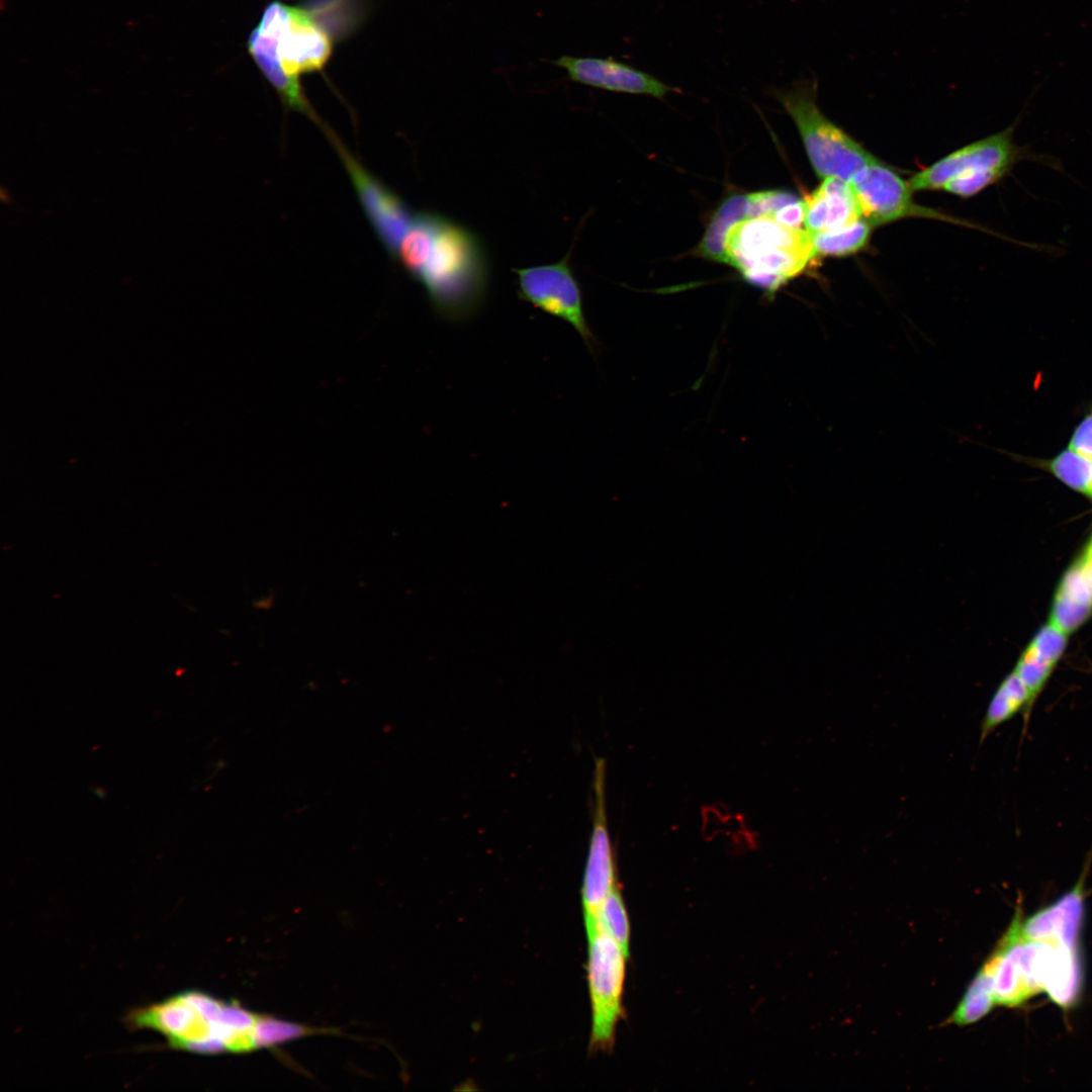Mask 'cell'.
<instances>
[{
    "instance_id": "cell-24",
    "label": "cell",
    "mask_w": 1092,
    "mask_h": 1092,
    "mask_svg": "<svg viewBox=\"0 0 1092 1092\" xmlns=\"http://www.w3.org/2000/svg\"><path fill=\"white\" fill-rule=\"evenodd\" d=\"M1076 562L1092 587V536Z\"/></svg>"
},
{
    "instance_id": "cell-15",
    "label": "cell",
    "mask_w": 1092,
    "mask_h": 1092,
    "mask_svg": "<svg viewBox=\"0 0 1092 1092\" xmlns=\"http://www.w3.org/2000/svg\"><path fill=\"white\" fill-rule=\"evenodd\" d=\"M749 217H751V193L728 196L714 212L695 254L713 262L726 264L727 237L737 223Z\"/></svg>"
},
{
    "instance_id": "cell-16",
    "label": "cell",
    "mask_w": 1092,
    "mask_h": 1092,
    "mask_svg": "<svg viewBox=\"0 0 1092 1092\" xmlns=\"http://www.w3.org/2000/svg\"><path fill=\"white\" fill-rule=\"evenodd\" d=\"M1020 711L1027 722L1031 713L1028 691L1015 670L1006 675L993 694L980 724L979 743Z\"/></svg>"
},
{
    "instance_id": "cell-10",
    "label": "cell",
    "mask_w": 1092,
    "mask_h": 1092,
    "mask_svg": "<svg viewBox=\"0 0 1092 1092\" xmlns=\"http://www.w3.org/2000/svg\"><path fill=\"white\" fill-rule=\"evenodd\" d=\"M849 184L857 198L861 217L872 226L910 216L956 221L916 204L908 182L879 160L856 172Z\"/></svg>"
},
{
    "instance_id": "cell-17",
    "label": "cell",
    "mask_w": 1092,
    "mask_h": 1092,
    "mask_svg": "<svg viewBox=\"0 0 1092 1092\" xmlns=\"http://www.w3.org/2000/svg\"><path fill=\"white\" fill-rule=\"evenodd\" d=\"M872 225L863 218L830 232L811 235L816 257L845 256L858 252L868 244Z\"/></svg>"
},
{
    "instance_id": "cell-3",
    "label": "cell",
    "mask_w": 1092,
    "mask_h": 1092,
    "mask_svg": "<svg viewBox=\"0 0 1092 1092\" xmlns=\"http://www.w3.org/2000/svg\"><path fill=\"white\" fill-rule=\"evenodd\" d=\"M254 1019V1013L238 1003L197 991L139 1008L127 1018L133 1027L162 1033L173 1049L207 1055L256 1050Z\"/></svg>"
},
{
    "instance_id": "cell-14",
    "label": "cell",
    "mask_w": 1092,
    "mask_h": 1092,
    "mask_svg": "<svg viewBox=\"0 0 1092 1092\" xmlns=\"http://www.w3.org/2000/svg\"><path fill=\"white\" fill-rule=\"evenodd\" d=\"M1092 614V587L1075 562L1064 574L1052 605L1050 623L1069 634Z\"/></svg>"
},
{
    "instance_id": "cell-6",
    "label": "cell",
    "mask_w": 1092,
    "mask_h": 1092,
    "mask_svg": "<svg viewBox=\"0 0 1092 1092\" xmlns=\"http://www.w3.org/2000/svg\"><path fill=\"white\" fill-rule=\"evenodd\" d=\"M817 80L801 79L790 88L774 89L772 96L794 120L815 173L850 182L878 159L829 120L817 105Z\"/></svg>"
},
{
    "instance_id": "cell-1",
    "label": "cell",
    "mask_w": 1092,
    "mask_h": 1092,
    "mask_svg": "<svg viewBox=\"0 0 1092 1092\" xmlns=\"http://www.w3.org/2000/svg\"><path fill=\"white\" fill-rule=\"evenodd\" d=\"M395 258L444 320L467 321L482 306L489 267L479 238L467 228L436 212H415Z\"/></svg>"
},
{
    "instance_id": "cell-22",
    "label": "cell",
    "mask_w": 1092,
    "mask_h": 1092,
    "mask_svg": "<svg viewBox=\"0 0 1092 1092\" xmlns=\"http://www.w3.org/2000/svg\"><path fill=\"white\" fill-rule=\"evenodd\" d=\"M315 1030L306 1026L259 1015L254 1029L256 1049L282 1043Z\"/></svg>"
},
{
    "instance_id": "cell-9",
    "label": "cell",
    "mask_w": 1092,
    "mask_h": 1092,
    "mask_svg": "<svg viewBox=\"0 0 1092 1092\" xmlns=\"http://www.w3.org/2000/svg\"><path fill=\"white\" fill-rule=\"evenodd\" d=\"M605 784V760L597 758L593 778V827L581 887L586 933L595 929L604 901L617 886L615 853L608 828Z\"/></svg>"
},
{
    "instance_id": "cell-5",
    "label": "cell",
    "mask_w": 1092,
    "mask_h": 1092,
    "mask_svg": "<svg viewBox=\"0 0 1092 1092\" xmlns=\"http://www.w3.org/2000/svg\"><path fill=\"white\" fill-rule=\"evenodd\" d=\"M1017 121L1006 129L968 145L916 173L908 181L912 191L943 189L969 197L1008 176L1021 161L1056 167L1051 158L1014 143Z\"/></svg>"
},
{
    "instance_id": "cell-12",
    "label": "cell",
    "mask_w": 1092,
    "mask_h": 1092,
    "mask_svg": "<svg viewBox=\"0 0 1092 1092\" xmlns=\"http://www.w3.org/2000/svg\"><path fill=\"white\" fill-rule=\"evenodd\" d=\"M552 63L566 71L573 82L607 91L649 95L663 99L680 92L655 76L614 58L561 56Z\"/></svg>"
},
{
    "instance_id": "cell-18",
    "label": "cell",
    "mask_w": 1092,
    "mask_h": 1092,
    "mask_svg": "<svg viewBox=\"0 0 1092 1092\" xmlns=\"http://www.w3.org/2000/svg\"><path fill=\"white\" fill-rule=\"evenodd\" d=\"M994 1004L991 978L981 968L946 1023L957 1026L973 1024L983 1018Z\"/></svg>"
},
{
    "instance_id": "cell-23",
    "label": "cell",
    "mask_w": 1092,
    "mask_h": 1092,
    "mask_svg": "<svg viewBox=\"0 0 1092 1092\" xmlns=\"http://www.w3.org/2000/svg\"><path fill=\"white\" fill-rule=\"evenodd\" d=\"M1069 448L1092 460V412L1074 430Z\"/></svg>"
},
{
    "instance_id": "cell-19",
    "label": "cell",
    "mask_w": 1092,
    "mask_h": 1092,
    "mask_svg": "<svg viewBox=\"0 0 1092 1092\" xmlns=\"http://www.w3.org/2000/svg\"><path fill=\"white\" fill-rule=\"evenodd\" d=\"M1042 464L1066 485L1092 497L1091 459L1069 448Z\"/></svg>"
},
{
    "instance_id": "cell-4",
    "label": "cell",
    "mask_w": 1092,
    "mask_h": 1092,
    "mask_svg": "<svg viewBox=\"0 0 1092 1092\" xmlns=\"http://www.w3.org/2000/svg\"><path fill=\"white\" fill-rule=\"evenodd\" d=\"M726 255V264L770 297L816 258L806 229L783 224L769 215L737 223L727 237Z\"/></svg>"
},
{
    "instance_id": "cell-7",
    "label": "cell",
    "mask_w": 1092,
    "mask_h": 1092,
    "mask_svg": "<svg viewBox=\"0 0 1092 1092\" xmlns=\"http://www.w3.org/2000/svg\"><path fill=\"white\" fill-rule=\"evenodd\" d=\"M587 936V981L592 1008L590 1046L607 1050L615 1040L623 1014V991L628 956L619 943L597 927Z\"/></svg>"
},
{
    "instance_id": "cell-21",
    "label": "cell",
    "mask_w": 1092,
    "mask_h": 1092,
    "mask_svg": "<svg viewBox=\"0 0 1092 1092\" xmlns=\"http://www.w3.org/2000/svg\"><path fill=\"white\" fill-rule=\"evenodd\" d=\"M1067 645V634L1049 623L1038 630L1021 657L1055 668Z\"/></svg>"
},
{
    "instance_id": "cell-2",
    "label": "cell",
    "mask_w": 1092,
    "mask_h": 1092,
    "mask_svg": "<svg viewBox=\"0 0 1092 1092\" xmlns=\"http://www.w3.org/2000/svg\"><path fill=\"white\" fill-rule=\"evenodd\" d=\"M248 50L284 103L314 118L299 77L323 69L332 39L315 17L301 7L273 1L251 32Z\"/></svg>"
},
{
    "instance_id": "cell-20",
    "label": "cell",
    "mask_w": 1092,
    "mask_h": 1092,
    "mask_svg": "<svg viewBox=\"0 0 1092 1092\" xmlns=\"http://www.w3.org/2000/svg\"><path fill=\"white\" fill-rule=\"evenodd\" d=\"M597 927L611 935L629 957L630 924L625 903L618 885L610 892L604 901L598 916L596 928Z\"/></svg>"
},
{
    "instance_id": "cell-13",
    "label": "cell",
    "mask_w": 1092,
    "mask_h": 1092,
    "mask_svg": "<svg viewBox=\"0 0 1092 1092\" xmlns=\"http://www.w3.org/2000/svg\"><path fill=\"white\" fill-rule=\"evenodd\" d=\"M804 201V226L811 235L838 230L862 218L851 185L839 178L823 179Z\"/></svg>"
},
{
    "instance_id": "cell-11",
    "label": "cell",
    "mask_w": 1092,
    "mask_h": 1092,
    "mask_svg": "<svg viewBox=\"0 0 1092 1092\" xmlns=\"http://www.w3.org/2000/svg\"><path fill=\"white\" fill-rule=\"evenodd\" d=\"M328 136L333 141L342 158L375 234L385 250L395 258L415 212L379 179L367 171L336 135L328 131Z\"/></svg>"
},
{
    "instance_id": "cell-8",
    "label": "cell",
    "mask_w": 1092,
    "mask_h": 1092,
    "mask_svg": "<svg viewBox=\"0 0 1092 1092\" xmlns=\"http://www.w3.org/2000/svg\"><path fill=\"white\" fill-rule=\"evenodd\" d=\"M518 296L547 314L569 324L593 350L595 338L583 311L581 289L569 265L568 256L559 262L515 268Z\"/></svg>"
}]
</instances>
